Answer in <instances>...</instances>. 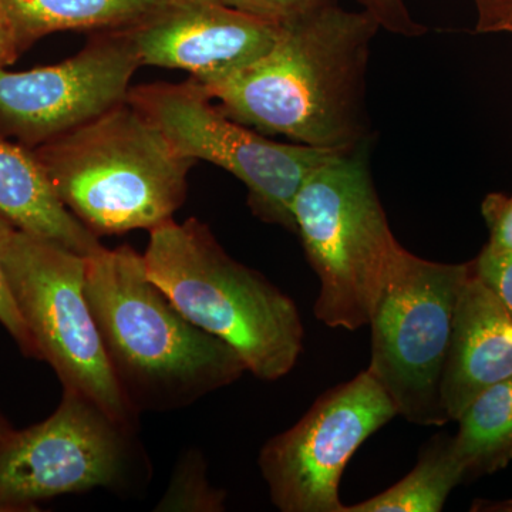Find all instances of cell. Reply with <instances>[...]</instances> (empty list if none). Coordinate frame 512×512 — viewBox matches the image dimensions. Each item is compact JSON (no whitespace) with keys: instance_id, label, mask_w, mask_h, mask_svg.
<instances>
[{"instance_id":"cell-16","label":"cell","mask_w":512,"mask_h":512,"mask_svg":"<svg viewBox=\"0 0 512 512\" xmlns=\"http://www.w3.org/2000/svg\"><path fill=\"white\" fill-rule=\"evenodd\" d=\"M457 421L453 450L467 481L504 470L512 461V379L477 396Z\"/></svg>"},{"instance_id":"cell-17","label":"cell","mask_w":512,"mask_h":512,"mask_svg":"<svg viewBox=\"0 0 512 512\" xmlns=\"http://www.w3.org/2000/svg\"><path fill=\"white\" fill-rule=\"evenodd\" d=\"M466 481L453 439L439 436L421 451L419 463L403 480L345 512H439L451 491Z\"/></svg>"},{"instance_id":"cell-15","label":"cell","mask_w":512,"mask_h":512,"mask_svg":"<svg viewBox=\"0 0 512 512\" xmlns=\"http://www.w3.org/2000/svg\"><path fill=\"white\" fill-rule=\"evenodd\" d=\"M20 53L64 30L130 28L178 0H2Z\"/></svg>"},{"instance_id":"cell-23","label":"cell","mask_w":512,"mask_h":512,"mask_svg":"<svg viewBox=\"0 0 512 512\" xmlns=\"http://www.w3.org/2000/svg\"><path fill=\"white\" fill-rule=\"evenodd\" d=\"M477 33H512V0H474Z\"/></svg>"},{"instance_id":"cell-1","label":"cell","mask_w":512,"mask_h":512,"mask_svg":"<svg viewBox=\"0 0 512 512\" xmlns=\"http://www.w3.org/2000/svg\"><path fill=\"white\" fill-rule=\"evenodd\" d=\"M380 29L328 0L284 23L274 47L238 72L201 83L228 117L320 150L369 144L366 73Z\"/></svg>"},{"instance_id":"cell-2","label":"cell","mask_w":512,"mask_h":512,"mask_svg":"<svg viewBox=\"0 0 512 512\" xmlns=\"http://www.w3.org/2000/svg\"><path fill=\"white\" fill-rule=\"evenodd\" d=\"M87 302L121 389L136 409H173L228 386L247 366L185 318L128 245L86 256Z\"/></svg>"},{"instance_id":"cell-3","label":"cell","mask_w":512,"mask_h":512,"mask_svg":"<svg viewBox=\"0 0 512 512\" xmlns=\"http://www.w3.org/2000/svg\"><path fill=\"white\" fill-rule=\"evenodd\" d=\"M33 153L64 207L96 237L171 220L195 164L127 100Z\"/></svg>"},{"instance_id":"cell-25","label":"cell","mask_w":512,"mask_h":512,"mask_svg":"<svg viewBox=\"0 0 512 512\" xmlns=\"http://www.w3.org/2000/svg\"><path fill=\"white\" fill-rule=\"evenodd\" d=\"M471 511L512 512V500L476 501Z\"/></svg>"},{"instance_id":"cell-4","label":"cell","mask_w":512,"mask_h":512,"mask_svg":"<svg viewBox=\"0 0 512 512\" xmlns=\"http://www.w3.org/2000/svg\"><path fill=\"white\" fill-rule=\"evenodd\" d=\"M148 278L198 328L217 336L265 382L288 375L303 346L295 302L239 264L197 218L151 229L143 255Z\"/></svg>"},{"instance_id":"cell-9","label":"cell","mask_w":512,"mask_h":512,"mask_svg":"<svg viewBox=\"0 0 512 512\" xmlns=\"http://www.w3.org/2000/svg\"><path fill=\"white\" fill-rule=\"evenodd\" d=\"M396 416L392 399L369 370L320 396L259 454L272 503L284 512H345L339 498L345 467Z\"/></svg>"},{"instance_id":"cell-12","label":"cell","mask_w":512,"mask_h":512,"mask_svg":"<svg viewBox=\"0 0 512 512\" xmlns=\"http://www.w3.org/2000/svg\"><path fill=\"white\" fill-rule=\"evenodd\" d=\"M284 23L258 18L212 0H178L130 26L141 66L191 73L214 82L265 56Z\"/></svg>"},{"instance_id":"cell-24","label":"cell","mask_w":512,"mask_h":512,"mask_svg":"<svg viewBox=\"0 0 512 512\" xmlns=\"http://www.w3.org/2000/svg\"><path fill=\"white\" fill-rule=\"evenodd\" d=\"M22 55L5 5L0 0V67H8Z\"/></svg>"},{"instance_id":"cell-21","label":"cell","mask_w":512,"mask_h":512,"mask_svg":"<svg viewBox=\"0 0 512 512\" xmlns=\"http://www.w3.org/2000/svg\"><path fill=\"white\" fill-rule=\"evenodd\" d=\"M228 8L241 10L249 15L285 23L298 18L328 0H212Z\"/></svg>"},{"instance_id":"cell-20","label":"cell","mask_w":512,"mask_h":512,"mask_svg":"<svg viewBox=\"0 0 512 512\" xmlns=\"http://www.w3.org/2000/svg\"><path fill=\"white\" fill-rule=\"evenodd\" d=\"M481 212L490 231V241L485 247L512 254V195L488 194Z\"/></svg>"},{"instance_id":"cell-19","label":"cell","mask_w":512,"mask_h":512,"mask_svg":"<svg viewBox=\"0 0 512 512\" xmlns=\"http://www.w3.org/2000/svg\"><path fill=\"white\" fill-rule=\"evenodd\" d=\"M471 262L478 278L493 289L512 316V254L484 247Z\"/></svg>"},{"instance_id":"cell-14","label":"cell","mask_w":512,"mask_h":512,"mask_svg":"<svg viewBox=\"0 0 512 512\" xmlns=\"http://www.w3.org/2000/svg\"><path fill=\"white\" fill-rule=\"evenodd\" d=\"M0 214L20 231L89 256L99 237L64 207L35 153L0 133Z\"/></svg>"},{"instance_id":"cell-26","label":"cell","mask_w":512,"mask_h":512,"mask_svg":"<svg viewBox=\"0 0 512 512\" xmlns=\"http://www.w3.org/2000/svg\"><path fill=\"white\" fill-rule=\"evenodd\" d=\"M12 427L9 426L8 421L3 419L2 414H0V440L5 439L6 436L12 431Z\"/></svg>"},{"instance_id":"cell-7","label":"cell","mask_w":512,"mask_h":512,"mask_svg":"<svg viewBox=\"0 0 512 512\" xmlns=\"http://www.w3.org/2000/svg\"><path fill=\"white\" fill-rule=\"evenodd\" d=\"M467 264H440L402 249L387 275L370 319L369 372L396 406L419 426L448 423L440 387L458 293Z\"/></svg>"},{"instance_id":"cell-13","label":"cell","mask_w":512,"mask_h":512,"mask_svg":"<svg viewBox=\"0 0 512 512\" xmlns=\"http://www.w3.org/2000/svg\"><path fill=\"white\" fill-rule=\"evenodd\" d=\"M512 379V316L471 262L454 311L440 399L448 421L495 384Z\"/></svg>"},{"instance_id":"cell-10","label":"cell","mask_w":512,"mask_h":512,"mask_svg":"<svg viewBox=\"0 0 512 512\" xmlns=\"http://www.w3.org/2000/svg\"><path fill=\"white\" fill-rule=\"evenodd\" d=\"M128 431L82 393L64 389L49 419L0 440V512L113 487L127 470Z\"/></svg>"},{"instance_id":"cell-8","label":"cell","mask_w":512,"mask_h":512,"mask_svg":"<svg viewBox=\"0 0 512 512\" xmlns=\"http://www.w3.org/2000/svg\"><path fill=\"white\" fill-rule=\"evenodd\" d=\"M127 101L163 134L175 153L237 177L256 217L295 232L292 204L309 174L336 150L278 143L214 106L198 80L128 90Z\"/></svg>"},{"instance_id":"cell-6","label":"cell","mask_w":512,"mask_h":512,"mask_svg":"<svg viewBox=\"0 0 512 512\" xmlns=\"http://www.w3.org/2000/svg\"><path fill=\"white\" fill-rule=\"evenodd\" d=\"M6 278L23 322L64 389L82 393L124 429L136 409L114 375L84 292L86 258L15 225L2 238Z\"/></svg>"},{"instance_id":"cell-18","label":"cell","mask_w":512,"mask_h":512,"mask_svg":"<svg viewBox=\"0 0 512 512\" xmlns=\"http://www.w3.org/2000/svg\"><path fill=\"white\" fill-rule=\"evenodd\" d=\"M10 225H13L12 222L0 214V245H2L3 235ZM0 325L8 330L9 335L15 339L23 355L40 359L35 342H33L18 306H16L15 299H13L12 292H10L8 278H6L5 268H3L2 248H0Z\"/></svg>"},{"instance_id":"cell-11","label":"cell","mask_w":512,"mask_h":512,"mask_svg":"<svg viewBox=\"0 0 512 512\" xmlns=\"http://www.w3.org/2000/svg\"><path fill=\"white\" fill-rule=\"evenodd\" d=\"M141 67L130 28L96 32L77 53L26 72L0 67V133L42 146L127 100Z\"/></svg>"},{"instance_id":"cell-5","label":"cell","mask_w":512,"mask_h":512,"mask_svg":"<svg viewBox=\"0 0 512 512\" xmlns=\"http://www.w3.org/2000/svg\"><path fill=\"white\" fill-rule=\"evenodd\" d=\"M292 217L319 278L316 318L329 328L369 326L403 247L377 197L367 144L333 151L322 161L299 188Z\"/></svg>"},{"instance_id":"cell-22","label":"cell","mask_w":512,"mask_h":512,"mask_svg":"<svg viewBox=\"0 0 512 512\" xmlns=\"http://www.w3.org/2000/svg\"><path fill=\"white\" fill-rule=\"evenodd\" d=\"M363 10L379 23L380 29L389 30L394 35L419 37L426 28L410 15L403 0H357Z\"/></svg>"}]
</instances>
